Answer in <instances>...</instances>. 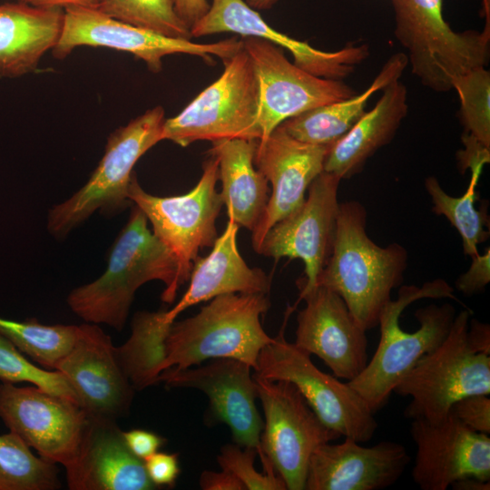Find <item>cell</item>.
I'll return each instance as SVG.
<instances>
[{"mask_svg":"<svg viewBox=\"0 0 490 490\" xmlns=\"http://www.w3.org/2000/svg\"><path fill=\"white\" fill-rule=\"evenodd\" d=\"M151 280L165 285L162 300L171 304L181 287L179 266L169 249L148 228V220L134 205L116 238L105 271L95 280L73 289L71 310L87 323L123 328L134 294Z\"/></svg>","mask_w":490,"mask_h":490,"instance_id":"obj_1","label":"cell"},{"mask_svg":"<svg viewBox=\"0 0 490 490\" xmlns=\"http://www.w3.org/2000/svg\"><path fill=\"white\" fill-rule=\"evenodd\" d=\"M367 211L358 201L339 202L331 254L317 286L338 293L366 331L378 325L391 292L401 286L408 254L398 243L376 244L367 234Z\"/></svg>","mask_w":490,"mask_h":490,"instance_id":"obj_2","label":"cell"},{"mask_svg":"<svg viewBox=\"0 0 490 490\" xmlns=\"http://www.w3.org/2000/svg\"><path fill=\"white\" fill-rule=\"evenodd\" d=\"M452 299L453 288L444 279L427 281L422 287L401 286L397 298L382 309L378 319L380 339L365 368L347 382L375 414L387 402L395 387L413 366L426 353L437 348L446 337L456 316L449 303L430 304L418 309L415 317L419 328L404 331L399 325L403 310L421 299Z\"/></svg>","mask_w":490,"mask_h":490,"instance_id":"obj_3","label":"cell"},{"mask_svg":"<svg viewBox=\"0 0 490 490\" xmlns=\"http://www.w3.org/2000/svg\"><path fill=\"white\" fill-rule=\"evenodd\" d=\"M270 307L268 294H224L193 317L174 320L164 341L162 372L214 358L238 359L254 370L260 350L274 340L260 323Z\"/></svg>","mask_w":490,"mask_h":490,"instance_id":"obj_4","label":"cell"},{"mask_svg":"<svg viewBox=\"0 0 490 490\" xmlns=\"http://www.w3.org/2000/svg\"><path fill=\"white\" fill-rule=\"evenodd\" d=\"M395 35L407 50L412 73L435 92L452 90V82L485 67L490 25L482 32H455L443 16V0H390Z\"/></svg>","mask_w":490,"mask_h":490,"instance_id":"obj_5","label":"cell"},{"mask_svg":"<svg viewBox=\"0 0 490 490\" xmlns=\"http://www.w3.org/2000/svg\"><path fill=\"white\" fill-rule=\"evenodd\" d=\"M164 114V109L157 105L110 134L104 153L86 183L49 210L47 230L52 236L64 239L97 211L110 216L132 206L128 187L133 167L148 150L163 141Z\"/></svg>","mask_w":490,"mask_h":490,"instance_id":"obj_6","label":"cell"},{"mask_svg":"<svg viewBox=\"0 0 490 490\" xmlns=\"http://www.w3.org/2000/svg\"><path fill=\"white\" fill-rule=\"evenodd\" d=\"M469 318L468 310L456 315L442 343L425 354L395 387L393 392L411 398L404 412L407 418L439 422L458 399L490 394V356L469 348Z\"/></svg>","mask_w":490,"mask_h":490,"instance_id":"obj_7","label":"cell"},{"mask_svg":"<svg viewBox=\"0 0 490 490\" xmlns=\"http://www.w3.org/2000/svg\"><path fill=\"white\" fill-rule=\"evenodd\" d=\"M223 64L215 82L177 115L165 119L162 140L186 147L197 141L260 139L259 82L243 44Z\"/></svg>","mask_w":490,"mask_h":490,"instance_id":"obj_8","label":"cell"},{"mask_svg":"<svg viewBox=\"0 0 490 490\" xmlns=\"http://www.w3.org/2000/svg\"><path fill=\"white\" fill-rule=\"evenodd\" d=\"M254 375L293 384L319 419L340 436L370 440L377 422L365 400L335 376L318 369L310 355L288 342L281 331L260 352Z\"/></svg>","mask_w":490,"mask_h":490,"instance_id":"obj_9","label":"cell"},{"mask_svg":"<svg viewBox=\"0 0 490 490\" xmlns=\"http://www.w3.org/2000/svg\"><path fill=\"white\" fill-rule=\"evenodd\" d=\"M219 162L212 155L203 162L202 174L189 192L159 197L146 192L133 173L128 197L152 223L153 234L176 258L181 286L190 278L192 262L201 249L212 247L217 237L216 220L223 205L216 191Z\"/></svg>","mask_w":490,"mask_h":490,"instance_id":"obj_10","label":"cell"},{"mask_svg":"<svg viewBox=\"0 0 490 490\" xmlns=\"http://www.w3.org/2000/svg\"><path fill=\"white\" fill-rule=\"evenodd\" d=\"M253 377L265 416L258 454L287 489L304 490L311 456L340 436L319 419L293 384Z\"/></svg>","mask_w":490,"mask_h":490,"instance_id":"obj_11","label":"cell"},{"mask_svg":"<svg viewBox=\"0 0 490 490\" xmlns=\"http://www.w3.org/2000/svg\"><path fill=\"white\" fill-rule=\"evenodd\" d=\"M80 46L127 52L142 60L149 71L159 73L163 57L171 54L199 56L209 64H214L213 56L225 61L241 49L242 39L233 36L215 43H196L122 22L98 8H64L62 33L52 54L56 59H64Z\"/></svg>","mask_w":490,"mask_h":490,"instance_id":"obj_12","label":"cell"},{"mask_svg":"<svg viewBox=\"0 0 490 490\" xmlns=\"http://www.w3.org/2000/svg\"><path fill=\"white\" fill-rule=\"evenodd\" d=\"M260 87L258 122L261 141L284 121L356 92L341 80L314 75L290 63L283 49L257 37H242Z\"/></svg>","mask_w":490,"mask_h":490,"instance_id":"obj_13","label":"cell"},{"mask_svg":"<svg viewBox=\"0 0 490 490\" xmlns=\"http://www.w3.org/2000/svg\"><path fill=\"white\" fill-rule=\"evenodd\" d=\"M0 418L41 457L65 468L77 456L89 416L76 402L34 385L2 381Z\"/></svg>","mask_w":490,"mask_h":490,"instance_id":"obj_14","label":"cell"},{"mask_svg":"<svg viewBox=\"0 0 490 490\" xmlns=\"http://www.w3.org/2000/svg\"><path fill=\"white\" fill-rule=\"evenodd\" d=\"M341 179L323 171L308 188L303 204L266 233L258 253L279 260L287 257L304 263L300 295L317 287L332 250Z\"/></svg>","mask_w":490,"mask_h":490,"instance_id":"obj_15","label":"cell"},{"mask_svg":"<svg viewBox=\"0 0 490 490\" xmlns=\"http://www.w3.org/2000/svg\"><path fill=\"white\" fill-rule=\"evenodd\" d=\"M416 446L413 481L422 490H446L465 477L490 480V437L475 432L451 413L439 422L412 419Z\"/></svg>","mask_w":490,"mask_h":490,"instance_id":"obj_16","label":"cell"},{"mask_svg":"<svg viewBox=\"0 0 490 490\" xmlns=\"http://www.w3.org/2000/svg\"><path fill=\"white\" fill-rule=\"evenodd\" d=\"M251 369L238 359L214 358L196 368H168L159 382L203 392L210 401V417L229 426L234 443L259 449L263 421L255 404L258 393Z\"/></svg>","mask_w":490,"mask_h":490,"instance_id":"obj_17","label":"cell"},{"mask_svg":"<svg viewBox=\"0 0 490 490\" xmlns=\"http://www.w3.org/2000/svg\"><path fill=\"white\" fill-rule=\"evenodd\" d=\"M330 146L300 142L280 126L258 141L254 165L271 184V193L252 231V247L257 253L269 230L303 204L309 186L324 171Z\"/></svg>","mask_w":490,"mask_h":490,"instance_id":"obj_18","label":"cell"},{"mask_svg":"<svg viewBox=\"0 0 490 490\" xmlns=\"http://www.w3.org/2000/svg\"><path fill=\"white\" fill-rule=\"evenodd\" d=\"M299 298L306 306L297 316L294 345L321 358L336 377H356L368 362L366 330L343 299L326 287L317 286Z\"/></svg>","mask_w":490,"mask_h":490,"instance_id":"obj_19","label":"cell"},{"mask_svg":"<svg viewBox=\"0 0 490 490\" xmlns=\"http://www.w3.org/2000/svg\"><path fill=\"white\" fill-rule=\"evenodd\" d=\"M89 416L116 420L131 407L134 389L117 362L111 338L97 325H79L77 338L56 365Z\"/></svg>","mask_w":490,"mask_h":490,"instance_id":"obj_20","label":"cell"},{"mask_svg":"<svg viewBox=\"0 0 490 490\" xmlns=\"http://www.w3.org/2000/svg\"><path fill=\"white\" fill-rule=\"evenodd\" d=\"M234 33L269 41L292 54L299 68L319 77L341 80L368 54L365 45L324 52L276 31L243 0H212L208 12L191 28L192 37Z\"/></svg>","mask_w":490,"mask_h":490,"instance_id":"obj_21","label":"cell"},{"mask_svg":"<svg viewBox=\"0 0 490 490\" xmlns=\"http://www.w3.org/2000/svg\"><path fill=\"white\" fill-rule=\"evenodd\" d=\"M410 462L407 449L394 441L373 446L345 437L326 443L310 457L306 490H381L394 485Z\"/></svg>","mask_w":490,"mask_h":490,"instance_id":"obj_22","label":"cell"},{"mask_svg":"<svg viewBox=\"0 0 490 490\" xmlns=\"http://www.w3.org/2000/svg\"><path fill=\"white\" fill-rule=\"evenodd\" d=\"M71 490H152L144 461L127 446L116 420L89 416L74 462L65 467Z\"/></svg>","mask_w":490,"mask_h":490,"instance_id":"obj_23","label":"cell"},{"mask_svg":"<svg viewBox=\"0 0 490 490\" xmlns=\"http://www.w3.org/2000/svg\"><path fill=\"white\" fill-rule=\"evenodd\" d=\"M239 226L229 219L224 232L216 239L210 254L194 261L190 284L179 302L164 311V318L172 323L186 309L200 302L230 293H264L270 291L271 278L261 269L247 265L237 246Z\"/></svg>","mask_w":490,"mask_h":490,"instance_id":"obj_24","label":"cell"},{"mask_svg":"<svg viewBox=\"0 0 490 490\" xmlns=\"http://www.w3.org/2000/svg\"><path fill=\"white\" fill-rule=\"evenodd\" d=\"M64 9L17 2L0 5V78L33 73L44 54L56 45Z\"/></svg>","mask_w":490,"mask_h":490,"instance_id":"obj_25","label":"cell"},{"mask_svg":"<svg viewBox=\"0 0 490 490\" xmlns=\"http://www.w3.org/2000/svg\"><path fill=\"white\" fill-rule=\"evenodd\" d=\"M382 90L376 105L330 146L325 172L341 180L349 179L360 172L368 159L393 139L407 114V91L399 79Z\"/></svg>","mask_w":490,"mask_h":490,"instance_id":"obj_26","label":"cell"},{"mask_svg":"<svg viewBox=\"0 0 490 490\" xmlns=\"http://www.w3.org/2000/svg\"><path fill=\"white\" fill-rule=\"evenodd\" d=\"M258 140L224 139L211 142L210 155L218 159L220 192L229 219L251 232L269 200L265 176L255 167Z\"/></svg>","mask_w":490,"mask_h":490,"instance_id":"obj_27","label":"cell"},{"mask_svg":"<svg viewBox=\"0 0 490 490\" xmlns=\"http://www.w3.org/2000/svg\"><path fill=\"white\" fill-rule=\"evenodd\" d=\"M407 64V55L395 54L363 93L309 110L284 121L279 126L300 142L332 145L366 113L370 97L389 83L399 79Z\"/></svg>","mask_w":490,"mask_h":490,"instance_id":"obj_28","label":"cell"},{"mask_svg":"<svg viewBox=\"0 0 490 490\" xmlns=\"http://www.w3.org/2000/svg\"><path fill=\"white\" fill-rule=\"evenodd\" d=\"M164 311H140L132 320L130 338L114 347L118 364L134 390L160 383L164 359V341L172 323Z\"/></svg>","mask_w":490,"mask_h":490,"instance_id":"obj_29","label":"cell"},{"mask_svg":"<svg viewBox=\"0 0 490 490\" xmlns=\"http://www.w3.org/2000/svg\"><path fill=\"white\" fill-rule=\"evenodd\" d=\"M79 333L77 325H45L35 318L15 321L0 317V335L49 370L73 348Z\"/></svg>","mask_w":490,"mask_h":490,"instance_id":"obj_30","label":"cell"},{"mask_svg":"<svg viewBox=\"0 0 490 490\" xmlns=\"http://www.w3.org/2000/svg\"><path fill=\"white\" fill-rule=\"evenodd\" d=\"M479 180V176L471 174L467 189L460 197L447 194L434 176L425 181V188L433 204L432 211L438 216H445L456 228L462 239L464 254L471 258L479 253L477 246L489 238V230H485L486 226L489 228L487 209L478 211L475 207Z\"/></svg>","mask_w":490,"mask_h":490,"instance_id":"obj_31","label":"cell"},{"mask_svg":"<svg viewBox=\"0 0 490 490\" xmlns=\"http://www.w3.org/2000/svg\"><path fill=\"white\" fill-rule=\"evenodd\" d=\"M16 434L0 435V490H54L61 485L58 468Z\"/></svg>","mask_w":490,"mask_h":490,"instance_id":"obj_32","label":"cell"},{"mask_svg":"<svg viewBox=\"0 0 490 490\" xmlns=\"http://www.w3.org/2000/svg\"><path fill=\"white\" fill-rule=\"evenodd\" d=\"M97 8L113 18L165 36L192 38L176 11L175 0H100Z\"/></svg>","mask_w":490,"mask_h":490,"instance_id":"obj_33","label":"cell"},{"mask_svg":"<svg viewBox=\"0 0 490 490\" xmlns=\"http://www.w3.org/2000/svg\"><path fill=\"white\" fill-rule=\"evenodd\" d=\"M460 101L464 132L490 148V74L485 67L470 71L452 82Z\"/></svg>","mask_w":490,"mask_h":490,"instance_id":"obj_34","label":"cell"},{"mask_svg":"<svg viewBox=\"0 0 490 490\" xmlns=\"http://www.w3.org/2000/svg\"><path fill=\"white\" fill-rule=\"evenodd\" d=\"M0 380L15 384L28 382L51 394L77 403L71 386L62 373L35 366L2 335H0Z\"/></svg>","mask_w":490,"mask_h":490,"instance_id":"obj_35","label":"cell"},{"mask_svg":"<svg viewBox=\"0 0 490 490\" xmlns=\"http://www.w3.org/2000/svg\"><path fill=\"white\" fill-rule=\"evenodd\" d=\"M257 455L255 447L227 444L221 447L217 461L221 469L230 472L243 484L245 490H287L285 482L270 462H262L264 473L255 469Z\"/></svg>","mask_w":490,"mask_h":490,"instance_id":"obj_36","label":"cell"},{"mask_svg":"<svg viewBox=\"0 0 490 490\" xmlns=\"http://www.w3.org/2000/svg\"><path fill=\"white\" fill-rule=\"evenodd\" d=\"M489 395L474 394L456 401L450 410L456 419L469 429L490 434V398Z\"/></svg>","mask_w":490,"mask_h":490,"instance_id":"obj_37","label":"cell"},{"mask_svg":"<svg viewBox=\"0 0 490 490\" xmlns=\"http://www.w3.org/2000/svg\"><path fill=\"white\" fill-rule=\"evenodd\" d=\"M471 259L470 268L456 280L457 290L466 296L483 292L490 282V248Z\"/></svg>","mask_w":490,"mask_h":490,"instance_id":"obj_38","label":"cell"},{"mask_svg":"<svg viewBox=\"0 0 490 490\" xmlns=\"http://www.w3.org/2000/svg\"><path fill=\"white\" fill-rule=\"evenodd\" d=\"M144 466L156 488L173 487L181 473L178 454L158 451L144 460Z\"/></svg>","mask_w":490,"mask_h":490,"instance_id":"obj_39","label":"cell"},{"mask_svg":"<svg viewBox=\"0 0 490 490\" xmlns=\"http://www.w3.org/2000/svg\"><path fill=\"white\" fill-rule=\"evenodd\" d=\"M461 139L464 148L456 153L458 167L461 172L470 169L471 174L480 177L484 165L490 162V148L467 133Z\"/></svg>","mask_w":490,"mask_h":490,"instance_id":"obj_40","label":"cell"},{"mask_svg":"<svg viewBox=\"0 0 490 490\" xmlns=\"http://www.w3.org/2000/svg\"><path fill=\"white\" fill-rule=\"evenodd\" d=\"M123 437L132 453L143 461L158 452L166 443L164 437L144 429L136 428L123 432Z\"/></svg>","mask_w":490,"mask_h":490,"instance_id":"obj_41","label":"cell"},{"mask_svg":"<svg viewBox=\"0 0 490 490\" xmlns=\"http://www.w3.org/2000/svg\"><path fill=\"white\" fill-rule=\"evenodd\" d=\"M200 486L203 490H245L243 484L230 472L204 471L200 477Z\"/></svg>","mask_w":490,"mask_h":490,"instance_id":"obj_42","label":"cell"},{"mask_svg":"<svg viewBox=\"0 0 490 490\" xmlns=\"http://www.w3.org/2000/svg\"><path fill=\"white\" fill-rule=\"evenodd\" d=\"M466 340L469 348L475 353L490 356V326L476 318L468 322Z\"/></svg>","mask_w":490,"mask_h":490,"instance_id":"obj_43","label":"cell"},{"mask_svg":"<svg viewBox=\"0 0 490 490\" xmlns=\"http://www.w3.org/2000/svg\"><path fill=\"white\" fill-rule=\"evenodd\" d=\"M176 11L191 29L210 8V4L207 0H175Z\"/></svg>","mask_w":490,"mask_h":490,"instance_id":"obj_44","label":"cell"},{"mask_svg":"<svg viewBox=\"0 0 490 490\" xmlns=\"http://www.w3.org/2000/svg\"><path fill=\"white\" fill-rule=\"evenodd\" d=\"M35 7L42 8H67V7H93L97 8L100 0H15Z\"/></svg>","mask_w":490,"mask_h":490,"instance_id":"obj_45","label":"cell"},{"mask_svg":"<svg viewBox=\"0 0 490 490\" xmlns=\"http://www.w3.org/2000/svg\"><path fill=\"white\" fill-rule=\"evenodd\" d=\"M455 490H489L490 480H482L476 477H465L451 485Z\"/></svg>","mask_w":490,"mask_h":490,"instance_id":"obj_46","label":"cell"},{"mask_svg":"<svg viewBox=\"0 0 490 490\" xmlns=\"http://www.w3.org/2000/svg\"><path fill=\"white\" fill-rule=\"evenodd\" d=\"M278 0H246L245 2L253 9L268 10L270 9Z\"/></svg>","mask_w":490,"mask_h":490,"instance_id":"obj_47","label":"cell"}]
</instances>
